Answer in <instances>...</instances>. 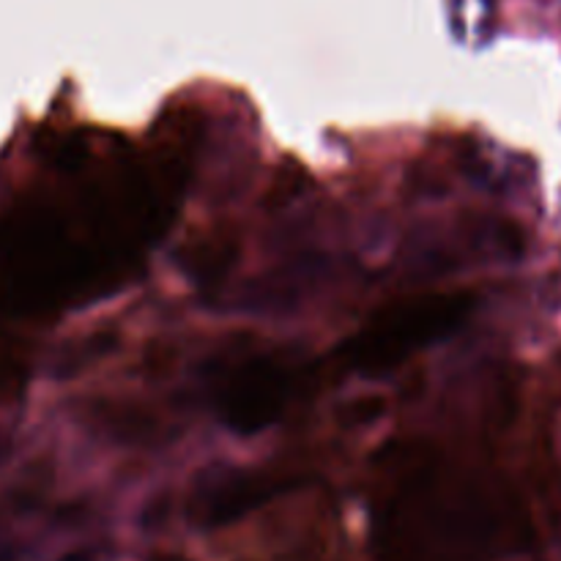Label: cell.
<instances>
[{
	"label": "cell",
	"instance_id": "1",
	"mask_svg": "<svg viewBox=\"0 0 561 561\" xmlns=\"http://www.w3.org/2000/svg\"><path fill=\"white\" fill-rule=\"evenodd\" d=\"M58 184L27 192L0 222V321L49 316L102 290L162 233L170 195L146 170L124 181H77L60 162Z\"/></svg>",
	"mask_w": 561,
	"mask_h": 561
},
{
	"label": "cell",
	"instance_id": "2",
	"mask_svg": "<svg viewBox=\"0 0 561 561\" xmlns=\"http://www.w3.org/2000/svg\"><path fill=\"white\" fill-rule=\"evenodd\" d=\"M474 307L477 296L466 290L398 301L383 307L359 332L351 334L337 354L345 370L359 376H381L425 351L427 345L449 337L455 329L463 327Z\"/></svg>",
	"mask_w": 561,
	"mask_h": 561
},
{
	"label": "cell",
	"instance_id": "3",
	"mask_svg": "<svg viewBox=\"0 0 561 561\" xmlns=\"http://www.w3.org/2000/svg\"><path fill=\"white\" fill-rule=\"evenodd\" d=\"M305 362L283 354H250L230 362L214 381V409L239 436L272 427L307 387Z\"/></svg>",
	"mask_w": 561,
	"mask_h": 561
},
{
	"label": "cell",
	"instance_id": "4",
	"mask_svg": "<svg viewBox=\"0 0 561 561\" xmlns=\"http://www.w3.org/2000/svg\"><path fill=\"white\" fill-rule=\"evenodd\" d=\"M283 488L285 485L279 482V477L261 474V471H217L211 480L203 482L195 507L203 524L225 526L244 518L247 513H252V510L261 507V504H266L268 499L277 496Z\"/></svg>",
	"mask_w": 561,
	"mask_h": 561
},
{
	"label": "cell",
	"instance_id": "5",
	"mask_svg": "<svg viewBox=\"0 0 561 561\" xmlns=\"http://www.w3.org/2000/svg\"><path fill=\"white\" fill-rule=\"evenodd\" d=\"M60 561H91V559L82 557V553H71V557H66V559H60Z\"/></svg>",
	"mask_w": 561,
	"mask_h": 561
}]
</instances>
